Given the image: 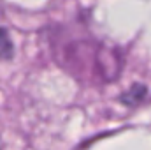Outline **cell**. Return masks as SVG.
<instances>
[{
    "label": "cell",
    "mask_w": 151,
    "mask_h": 150,
    "mask_svg": "<svg viewBox=\"0 0 151 150\" xmlns=\"http://www.w3.org/2000/svg\"><path fill=\"white\" fill-rule=\"evenodd\" d=\"M14 53V44L5 30L0 28V58H11Z\"/></svg>",
    "instance_id": "cell-1"
},
{
    "label": "cell",
    "mask_w": 151,
    "mask_h": 150,
    "mask_svg": "<svg viewBox=\"0 0 151 150\" xmlns=\"http://www.w3.org/2000/svg\"><path fill=\"white\" fill-rule=\"evenodd\" d=\"M144 94H146V88H144L142 85H137V87H134L130 92H127V95H123L121 101L127 103V104H134V103H137L139 99H142Z\"/></svg>",
    "instance_id": "cell-2"
}]
</instances>
